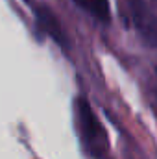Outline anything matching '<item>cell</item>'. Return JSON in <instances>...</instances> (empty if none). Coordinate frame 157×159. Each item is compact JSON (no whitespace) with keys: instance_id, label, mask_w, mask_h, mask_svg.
Returning <instances> with one entry per match:
<instances>
[{"instance_id":"cell-3","label":"cell","mask_w":157,"mask_h":159,"mask_svg":"<svg viewBox=\"0 0 157 159\" xmlns=\"http://www.w3.org/2000/svg\"><path fill=\"white\" fill-rule=\"evenodd\" d=\"M35 19H37L39 28L48 35V37H52V39L56 41L59 46H63V48L69 46V43H67V35H65V32H63V26H61L59 19L56 17V13H54L50 7H46V6L37 7V11H35Z\"/></svg>"},{"instance_id":"cell-1","label":"cell","mask_w":157,"mask_h":159,"mask_svg":"<svg viewBox=\"0 0 157 159\" xmlns=\"http://www.w3.org/2000/svg\"><path fill=\"white\" fill-rule=\"evenodd\" d=\"M76 109H78V124L83 141L89 144L92 150H102L105 144V131L100 124L98 117L94 115L91 104L85 98L76 100Z\"/></svg>"},{"instance_id":"cell-2","label":"cell","mask_w":157,"mask_h":159,"mask_svg":"<svg viewBox=\"0 0 157 159\" xmlns=\"http://www.w3.org/2000/svg\"><path fill=\"white\" fill-rule=\"evenodd\" d=\"M129 11L133 26L142 37V41L157 48V17L148 9V6L142 0H129Z\"/></svg>"},{"instance_id":"cell-4","label":"cell","mask_w":157,"mask_h":159,"mask_svg":"<svg viewBox=\"0 0 157 159\" xmlns=\"http://www.w3.org/2000/svg\"><path fill=\"white\" fill-rule=\"evenodd\" d=\"M83 11L92 15L100 22H109L111 20V6L109 0H74Z\"/></svg>"}]
</instances>
